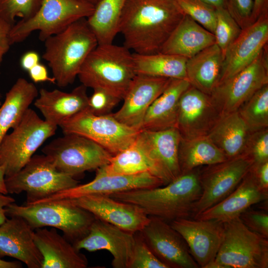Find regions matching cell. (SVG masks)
Segmentation results:
<instances>
[{
	"mask_svg": "<svg viewBox=\"0 0 268 268\" xmlns=\"http://www.w3.org/2000/svg\"><path fill=\"white\" fill-rule=\"evenodd\" d=\"M185 15L177 0H126L119 33L134 53H159Z\"/></svg>",
	"mask_w": 268,
	"mask_h": 268,
	"instance_id": "obj_1",
	"label": "cell"
},
{
	"mask_svg": "<svg viewBox=\"0 0 268 268\" xmlns=\"http://www.w3.org/2000/svg\"><path fill=\"white\" fill-rule=\"evenodd\" d=\"M199 168L181 174L162 186L132 190L109 196L135 204L148 216L157 217L168 222L191 217L201 193Z\"/></svg>",
	"mask_w": 268,
	"mask_h": 268,
	"instance_id": "obj_2",
	"label": "cell"
},
{
	"mask_svg": "<svg viewBox=\"0 0 268 268\" xmlns=\"http://www.w3.org/2000/svg\"><path fill=\"white\" fill-rule=\"evenodd\" d=\"M42 58L60 87L72 84L90 53L97 46L87 18L80 19L44 41Z\"/></svg>",
	"mask_w": 268,
	"mask_h": 268,
	"instance_id": "obj_3",
	"label": "cell"
},
{
	"mask_svg": "<svg viewBox=\"0 0 268 268\" xmlns=\"http://www.w3.org/2000/svg\"><path fill=\"white\" fill-rule=\"evenodd\" d=\"M135 75L133 54L124 46L111 43L98 45L78 76L87 88L103 89L122 100Z\"/></svg>",
	"mask_w": 268,
	"mask_h": 268,
	"instance_id": "obj_4",
	"label": "cell"
},
{
	"mask_svg": "<svg viewBox=\"0 0 268 268\" xmlns=\"http://www.w3.org/2000/svg\"><path fill=\"white\" fill-rule=\"evenodd\" d=\"M5 209L6 216L22 218L34 230L49 226L61 230L72 244L87 235L95 218L87 210L64 200L25 205L14 202Z\"/></svg>",
	"mask_w": 268,
	"mask_h": 268,
	"instance_id": "obj_5",
	"label": "cell"
},
{
	"mask_svg": "<svg viewBox=\"0 0 268 268\" xmlns=\"http://www.w3.org/2000/svg\"><path fill=\"white\" fill-rule=\"evenodd\" d=\"M94 8L95 6L86 0H42L32 17L13 25L9 34L10 44L23 41L35 31H39V39L44 42L73 22L88 18Z\"/></svg>",
	"mask_w": 268,
	"mask_h": 268,
	"instance_id": "obj_6",
	"label": "cell"
},
{
	"mask_svg": "<svg viewBox=\"0 0 268 268\" xmlns=\"http://www.w3.org/2000/svg\"><path fill=\"white\" fill-rule=\"evenodd\" d=\"M58 126L42 119L29 108L19 123L0 144V164L5 177L18 172L48 138L55 134Z\"/></svg>",
	"mask_w": 268,
	"mask_h": 268,
	"instance_id": "obj_7",
	"label": "cell"
},
{
	"mask_svg": "<svg viewBox=\"0 0 268 268\" xmlns=\"http://www.w3.org/2000/svg\"><path fill=\"white\" fill-rule=\"evenodd\" d=\"M75 178L58 171L45 154L34 155L16 173L5 177L8 194H26V205L77 185Z\"/></svg>",
	"mask_w": 268,
	"mask_h": 268,
	"instance_id": "obj_8",
	"label": "cell"
},
{
	"mask_svg": "<svg viewBox=\"0 0 268 268\" xmlns=\"http://www.w3.org/2000/svg\"><path fill=\"white\" fill-rule=\"evenodd\" d=\"M224 223V238L215 261L223 268H268V239L237 217Z\"/></svg>",
	"mask_w": 268,
	"mask_h": 268,
	"instance_id": "obj_9",
	"label": "cell"
},
{
	"mask_svg": "<svg viewBox=\"0 0 268 268\" xmlns=\"http://www.w3.org/2000/svg\"><path fill=\"white\" fill-rule=\"evenodd\" d=\"M42 151L58 171L74 178L107 164L113 156L94 141L74 134H64Z\"/></svg>",
	"mask_w": 268,
	"mask_h": 268,
	"instance_id": "obj_10",
	"label": "cell"
},
{
	"mask_svg": "<svg viewBox=\"0 0 268 268\" xmlns=\"http://www.w3.org/2000/svg\"><path fill=\"white\" fill-rule=\"evenodd\" d=\"M59 127L64 134L91 139L113 156L132 144L139 132L119 122L112 113L96 115L87 109L65 120Z\"/></svg>",
	"mask_w": 268,
	"mask_h": 268,
	"instance_id": "obj_11",
	"label": "cell"
},
{
	"mask_svg": "<svg viewBox=\"0 0 268 268\" xmlns=\"http://www.w3.org/2000/svg\"><path fill=\"white\" fill-rule=\"evenodd\" d=\"M253 161L244 153L217 163L199 168L201 189L192 217L219 202L229 195L250 170Z\"/></svg>",
	"mask_w": 268,
	"mask_h": 268,
	"instance_id": "obj_12",
	"label": "cell"
},
{
	"mask_svg": "<svg viewBox=\"0 0 268 268\" xmlns=\"http://www.w3.org/2000/svg\"><path fill=\"white\" fill-rule=\"evenodd\" d=\"M267 84L268 45L248 67L219 83L210 96L222 116L237 111L255 92Z\"/></svg>",
	"mask_w": 268,
	"mask_h": 268,
	"instance_id": "obj_13",
	"label": "cell"
},
{
	"mask_svg": "<svg viewBox=\"0 0 268 268\" xmlns=\"http://www.w3.org/2000/svg\"><path fill=\"white\" fill-rule=\"evenodd\" d=\"M139 232L154 254L168 268H198L182 236L170 223L149 216Z\"/></svg>",
	"mask_w": 268,
	"mask_h": 268,
	"instance_id": "obj_14",
	"label": "cell"
},
{
	"mask_svg": "<svg viewBox=\"0 0 268 268\" xmlns=\"http://www.w3.org/2000/svg\"><path fill=\"white\" fill-rule=\"evenodd\" d=\"M221 117L210 95L190 85L179 99L176 128L184 138L207 136Z\"/></svg>",
	"mask_w": 268,
	"mask_h": 268,
	"instance_id": "obj_15",
	"label": "cell"
},
{
	"mask_svg": "<svg viewBox=\"0 0 268 268\" xmlns=\"http://www.w3.org/2000/svg\"><path fill=\"white\" fill-rule=\"evenodd\" d=\"M184 238L199 268L215 260L224 238V223L214 220L183 218L169 222Z\"/></svg>",
	"mask_w": 268,
	"mask_h": 268,
	"instance_id": "obj_16",
	"label": "cell"
},
{
	"mask_svg": "<svg viewBox=\"0 0 268 268\" xmlns=\"http://www.w3.org/2000/svg\"><path fill=\"white\" fill-rule=\"evenodd\" d=\"M64 201L87 210L96 218L133 233L140 231L150 218L138 206L107 195H91Z\"/></svg>",
	"mask_w": 268,
	"mask_h": 268,
	"instance_id": "obj_17",
	"label": "cell"
},
{
	"mask_svg": "<svg viewBox=\"0 0 268 268\" xmlns=\"http://www.w3.org/2000/svg\"><path fill=\"white\" fill-rule=\"evenodd\" d=\"M164 185L159 178L149 173L134 175H96L91 181L59 191L32 204L72 200L91 195L110 196L132 190L148 189Z\"/></svg>",
	"mask_w": 268,
	"mask_h": 268,
	"instance_id": "obj_18",
	"label": "cell"
},
{
	"mask_svg": "<svg viewBox=\"0 0 268 268\" xmlns=\"http://www.w3.org/2000/svg\"><path fill=\"white\" fill-rule=\"evenodd\" d=\"M134 243V233L95 218L87 235L72 244L78 251L107 250L112 255L113 268H128Z\"/></svg>",
	"mask_w": 268,
	"mask_h": 268,
	"instance_id": "obj_19",
	"label": "cell"
},
{
	"mask_svg": "<svg viewBox=\"0 0 268 268\" xmlns=\"http://www.w3.org/2000/svg\"><path fill=\"white\" fill-rule=\"evenodd\" d=\"M268 12H266L242 29L227 49L223 57L219 83L251 64L268 45Z\"/></svg>",
	"mask_w": 268,
	"mask_h": 268,
	"instance_id": "obj_20",
	"label": "cell"
},
{
	"mask_svg": "<svg viewBox=\"0 0 268 268\" xmlns=\"http://www.w3.org/2000/svg\"><path fill=\"white\" fill-rule=\"evenodd\" d=\"M173 78L136 74L121 108L112 114L119 122L140 131L145 114Z\"/></svg>",
	"mask_w": 268,
	"mask_h": 268,
	"instance_id": "obj_21",
	"label": "cell"
},
{
	"mask_svg": "<svg viewBox=\"0 0 268 268\" xmlns=\"http://www.w3.org/2000/svg\"><path fill=\"white\" fill-rule=\"evenodd\" d=\"M268 197V191L261 188L251 168L225 199L193 218L225 223L239 217L251 206L266 201Z\"/></svg>",
	"mask_w": 268,
	"mask_h": 268,
	"instance_id": "obj_22",
	"label": "cell"
},
{
	"mask_svg": "<svg viewBox=\"0 0 268 268\" xmlns=\"http://www.w3.org/2000/svg\"><path fill=\"white\" fill-rule=\"evenodd\" d=\"M0 225V259H17L28 268H41L43 257L34 240V231L22 218L12 216Z\"/></svg>",
	"mask_w": 268,
	"mask_h": 268,
	"instance_id": "obj_23",
	"label": "cell"
},
{
	"mask_svg": "<svg viewBox=\"0 0 268 268\" xmlns=\"http://www.w3.org/2000/svg\"><path fill=\"white\" fill-rule=\"evenodd\" d=\"M181 134L176 128L139 131L136 142L163 170L171 181L181 174L178 151Z\"/></svg>",
	"mask_w": 268,
	"mask_h": 268,
	"instance_id": "obj_24",
	"label": "cell"
},
{
	"mask_svg": "<svg viewBox=\"0 0 268 268\" xmlns=\"http://www.w3.org/2000/svg\"><path fill=\"white\" fill-rule=\"evenodd\" d=\"M35 243L43 257L41 268H86L88 261L73 245L56 229L39 228L34 231Z\"/></svg>",
	"mask_w": 268,
	"mask_h": 268,
	"instance_id": "obj_25",
	"label": "cell"
},
{
	"mask_svg": "<svg viewBox=\"0 0 268 268\" xmlns=\"http://www.w3.org/2000/svg\"><path fill=\"white\" fill-rule=\"evenodd\" d=\"M88 97L87 87L82 84L70 92L41 88L34 105L45 121L59 126L65 120L86 110Z\"/></svg>",
	"mask_w": 268,
	"mask_h": 268,
	"instance_id": "obj_26",
	"label": "cell"
},
{
	"mask_svg": "<svg viewBox=\"0 0 268 268\" xmlns=\"http://www.w3.org/2000/svg\"><path fill=\"white\" fill-rule=\"evenodd\" d=\"M214 43L213 33L185 14L160 52L189 59Z\"/></svg>",
	"mask_w": 268,
	"mask_h": 268,
	"instance_id": "obj_27",
	"label": "cell"
},
{
	"mask_svg": "<svg viewBox=\"0 0 268 268\" xmlns=\"http://www.w3.org/2000/svg\"><path fill=\"white\" fill-rule=\"evenodd\" d=\"M223 60L222 52L214 43L187 59V79L190 84L210 95L218 85Z\"/></svg>",
	"mask_w": 268,
	"mask_h": 268,
	"instance_id": "obj_28",
	"label": "cell"
},
{
	"mask_svg": "<svg viewBox=\"0 0 268 268\" xmlns=\"http://www.w3.org/2000/svg\"><path fill=\"white\" fill-rule=\"evenodd\" d=\"M190 85L187 79L173 78L148 109L140 130L176 128L179 99Z\"/></svg>",
	"mask_w": 268,
	"mask_h": 268,
	"instance_id": "obj_29",
	"label": "cell"
},
{
	"mask_svg": "<svg viewBox=\"0 0 268 268\" xmlns=\"http://www.w3.org/2000/svg\"><path fill=\"white\" fill-rule=\"evenodd\" d=\"M149 173L161 179L164 185L171 180L161 168L136 142L113 155L110 162L97 169L96 175H134Z\"/></svg>",
	"mask_w": 268,
	"mask_h": 268,
	"instance_id": "obj_30",
	"label": "cell"
},
{
	"mask_svg": "<svg viewBox=\"0 0 268 268\" xmlns=\"http://www.w3.org/2000/svg\"><path fill=\"white\" fill-rule=\"evenodd\" d=\"M39 91L35 84L24 78H19L6 93L0 107V144L7 131L20 121Z\"/></svg>",
	"mask_w": 268,
	"mask_h": 268,
	"instance_id": "obj_31",
	"label": "cell"
},
{
	"mask_svg": "<svg viewBox=\"0 0 268 268\" xmlns=\"http://www.w3.org/2000/svg\"><path fill=\"white\" fill-rule=\"evenodd\" d=\"M250 133L237 111L222 116L207 136L230 158L243 152Z\"/></svg>",
	"mask_w": 268,
	"mask_h": 268,
	"instance_id": "obj_32",
	"label": "cell"
},
{
	"mask_svg": "<svg viewBox=\"0 0 268 268\" xmlns=\"http://www.w3.org/2000/svg\"><path fill=\"white\" fill-rule=\"evenodd\" d=\"M227 158L207 136L181 137L178 159L181 174L199 167L220 162Z\"/></svg>",
	"mask_w": 268,
	"mask_h": 268,
	"instance_id": "obj_33",
	"label": "cell"
},
{
	"mask_svg": "<svg viewBox=\"0 0 268 268\" xmlns=\"http://www.w3.org/2000/svg\"><path fill=\"white\" fill-rule=\"evenodd\" d=\"M136 74L175 79H187V58L174 55L156 53L133 54Z\"/></svg>",
	"mask_w": 268,
	"mask_h": 268,
	"instance_id": "obj_34",
	"label": "cell"
},
{
	"mask_svg": "<svg viewBox=\"0 0 268 268\" xmlns=\"http://www.w3.org/2000/svg\"><path fill=\"white\" fill-rule=\"evenodd\" d=\"M126 0H101L87 18L98 45L113 43L119 33L120 19Z\"/></svg>",
	"mask_w": 268,
	"mask_h": 268,
	"instance_id": "obj_35",
	"label": "cell"
},
{
	"mask_svg": "<svg viewBox=\"0 0 268 268\" xmlns=\"http://www.w3.org/2000/svg\"><path fill=\"white\" fill-rule=\"evenodd\" d=\"M238 111L250 133L268 128V84L255 92Z\"/></svg>",
	"mask_w": 268,
	"mask_h": 268,
	"instance_id": "obj_36",
	"label": "cell"
},
{
	"mask_svg": "<svg viewBox=\"0 0 268 268\" xmlns=\"http://www.w3.org/2000/svg\"><path fill=\"white\" fill-rule=\"evenodd\" d=\"M242 29L226 8L216 9L214 35L215 43L224 55L228 47L238 37Z\"/></svg>",
	"mask_w": 268,
	"mask_h": 268,
	"instance_id": "obj_37",
	"label": "cell"
},
{
	"mask_svg": "<svg viewBox=\"0 0 268 268\" xmlns=\"http://www.w3.org/2000/svg\"><path fill=\"white\" fill-rule=\"evenodd\" d=\"M186 15H188L214 34L216 9L202 0H177Z\"/></svg>",
	"mask_w": 268,
	"mask_h": 268,
	"instance_id": "obj_38",
	"label": "cell"
},
{
	"mask_svg": "<svg viewBox=\"0 0 268 268\" xmlns=\"http://www.w3.org/2000/svg\"><path fill=\"white\" fill-rule=\"evenodd\" d=\"M41 2L42 0H0V16L13 25L16 18L26 20L32 17Z\"/></svg>",
	"mask_w": 268,
	"mask_h": 268,
	"instance_id": "obj_39",
	"label": "cell"
},
{
	"mask_svg": "<svg viewBox=\"0 0 268 268\" xmlns=\"http://www.w3.org/2000/svg\"><path fill=\"white\" fill-rule=\"evenodd\" d=\"M134 236L135 243L128 268H168L154 254L139 232Z\"/></svg>",
	"mask_w": 268,
	"mask_h": 268,
	"instance_id": "obj_40",
	"label": "cell"
},
{
	"mask_svg": "<svg viewBox=\"0 0 268 268\" xmlns=\"http://www.w3.org/2000/svg\"><path fill=\"white\" fill-rule=\"evenodd\" d=\"M242 153L248 156L254 164L268 161V128L250 133Z\"/></svg>",
	"mask_w": 268,
	"mask_h": 268,
	"instance_id": "obj_41",
	"label": "cell"
},
{
	"mask_svg": "<svg viewBox=\"0 0 268 268\" xmlns=\"http://www.w3.org/2000/svg\"><path fill=\"white\" fill-rule=\"evenodd\" d=\"M121 100L103 89L95 88L92 94L88 97L86 109L96 115L110 114Z\"/></svg>",
	"mask_w": 268,
	"mask_h": 268,
	"instance_id": "obj_42",
	"label": "cell"
},
{
	"mask_svg": "<svg viewBox=\"0 0 268 268\" xmlns=\"http://www.w3.org/2000/svg\"><path fill=\"white\" fill-rule=\"evenodd\" d=\"M254 0H226V8L242 29L252 23Z\"/></svg>",
	"mask_w": 268,
	"mask_h": 268,
	"instance_id": "obj_43",
	"label": "cell"
},
{
	"mask_svg": "<svg viewBox=\"0 0 268 268\" xmlns=\"http://www.w3.org/2000/svg\"><path fill=\"white\" fill-rule=\"evenodd\" d=\"M239 217L249 229L268 239V214L267 212L250 208L243 212Z\"/></svg>",
	"mask_w": 268,
	"mask_h": 268,
	"instance_id": "obj_44",
	"label": "cell"
},
{
	"mask_svg": "<svg viewBox=\"0 0 268 268\" xmlns=\"http://www.w3.org/2000/svg\"><path fill=\"white\" fill-rule=\"evenodd\" d=\"M13 25L0 16V66L5 55L11 45L9 40V34Z\"/></svg>",
	"mask_w": 268,
	"mask_h": 268,
	"instance_id": "obj_45",
	"label": "cell"
},
{
	"mask_svg": "<svg viewBox=\"0 0 268 268\" xmlns=\"http://www.w3.org/2000/svg\"><path fill=\"white\" fill-rule=\"evenodd\" d=\"M28 72L31 79L35 83L48 81L56 83L55 78L49 76L46 67L40 63L31 68Z\"/></svg>",
	"mask_w": 268,
	"mask_h": 268,
	"instance_id": "obj_46",
	"label": "cell"
},
{
	"mask_svg": "<svg viewBox=\"0 0 268 268\" xmlns=\"http://www.w3.org/2000/svg\"><path fill=\"white\" fill-rule=\"evenodd\" d=\"M252 169L261 188L268 191V161L254 164Z\"/></svg>",
	"mask_w": 268,
	"mask_h": 268,
	"instance_id": "obj_47",
	"label": "cell"
},
{
	"mask_svg": "<svg viewBox=\"0 0 268 268\" xmlns=\"http://www.w3.org/2000/svg\"><path fill=\"white\" fill-rule=\"evenodd\" d=\"M39 56L37 53L29 51L22 56L20 60V65L23 69L28 71L39 63Z\"/></svg>",
	"mask_w": 268,
	"mask_h": 268,
	"instance_id": "obj_48",
	"label": "cell"
},
{
	"mask_svg": "<svg viewBox=\"0 0 268 268\" xmlns=\"http://www.w3.org/2000/svg\"><path fill=\"white\" fill-rule=\"evenodd\" d=\"M268 12V0H254L252 14V23L255 22L262 14Z\"/></svg>",
	"mask_w": 268,
	"mask_h": 268,
	"instance_id": "obj_49",
	"label": "cell"
},
{
	"mask_svg": "<svg viewBox=\"0 0 268 268\" xmlns=\"http://www.w3.org/2000/svg\"><path fill=\"white\" fill-rule=\"evenodd\" d=\"M15 201L14 199L9 196L0 193V225L7 219L5 207L10 203Z\"/></svg>",
	"mask_w": 268,
	"mask_h": 268,
	"instance_id": "obj_50",
	"label": "cell"
},
{
	"mask_svg": "<svg viewBox=\"0 0 268 268\" xmlns=\"http://www.w3.org/2000/svg\"><path fill=\"white\" fill-rule=\"evenodd\" d=\"M21 264L18 261H6L0 259V268H20Z\"/></svg>",
	"mask_w": 268,
	"mask_h": 268,
	"instance_id": "obj_51",
	"label": "cell"
},
{
	"mask_svg": "<svg viewBox=\"0 0 268 268\" xmlns=\"http://www.w3.org/2000/svg\"><path fill=\"white\" fill-rule=\"evenodd\" d=\"M0 193L7 195V191L5 184V172L4 167L0 164Z\"/></svg>",
	"mask_w": 268,
	"mask_h": 268,
	"instance_id": "obj_52",
	"label": "cell"
},
{
	"mask_svg": "<svg viewBox=\"0 0 268 268\" xmlns=\"http://www.w3.org/2000/svg\"><path fill=\"white\" fill-rule=\"evenodd\" d=\"M215 9L226 8V0H202Z\"/></svg>",
	"mask_w": 268,
	"mask_h": 268,
	"instance_id": "obj_53",
	"label": "cell"
},
{
	"mask_svg": "<svg viewBox=\"0 0 268 268\" xmlns=\"http://www.w3.org/2000/svg\"><path fill=\"white\" fill-rule=\"evenodd\" d=\"M94 6H95L101 0H86Z\"/></svg>",
	"mask_w": 268,
	"mask_h": 268,
	"instance_id": "obj_54",
	"label": "cell"
},
{
	"mask_svg": "<svg viewBox=\"0 0 268 268\" xmlns=\"http://www.w3.org/2000/svg\"><path fill=\"white\" fill-rule=\"evenodd\" d=\"M0 97H1V95H0Z\"/></svg>",
	"mask_w": 268,
	"mask_h": 268,
	"instance_id": "obj_55",
	"label": "cell"
},
{
	"mask_svg": "<svg viewBox=\"0 0 268 268\" xmlns=\"http://www.w3.org/2000/svg\"><path fill=\"white\" fill-rule=\"evenodd\" d=\"M0 104H1V103H0Z\"/></svg>",
	"mask_w": 268,
	"mask_h": 268,
	"instance_id": "obj_56",
	"label": "cell"
}]
</instances>
